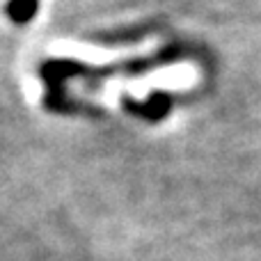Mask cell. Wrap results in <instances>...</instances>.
<instances>
[{
  "label": "cell",
  "mask_w": 261,
  "mask_h": 261,
  "mask_svg": "<svg viewBox=\"0 0 261 261\" xmlns=\"http://www.w3.org/2000/svg\"><path fill=\"white\" fill-rule=\"evenodd\" d=\"M170 94H163V92H156V94L149 96V101H144V103H135V101H126V110L130 113L140 115V117L149 119V122H156V119L165 117L167 113H170L172 103H170Z\"/></svg>",
  "instance_id": "6da1fadb"
},
{
  "label": "cell",
  "mask_w": 261,
  "mask_h": 261,
  "mask_svg": "<svg viewBox=\"0 0 261 261\" xmlns=\"http://www.w3.org/2000/svg\"><path fill=\"white\" fill-rule=\"evenodd\" d=\"M39 9V0H9L7 3V16L12 18L16 25L32 21Z\"/></svg>",
  "instance_id": "7a4b0ae2"
}]
</instances>
